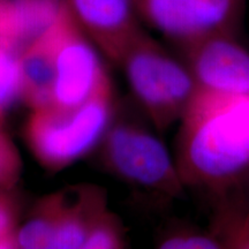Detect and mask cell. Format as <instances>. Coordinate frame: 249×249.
<instances>
[{
    "label": "cell",
    "instance_id": "cell-1",
    "mask_svg": "<svg viewBox=\"0 0 249 249\" xmlns=\"http://www.w3.org/2000/svg\"><path fill=\"white\" fill-rule=\"evenodd\" d=\"M177 167L183 185L213 194L249 170V96L198 89L180 119Z\"/></svg>",
    "mask_w": 249,
    "mask_h": 249
},
{
    "label": "cell",
    "instance_id": "cell-2",
    "mask_svg": "<svg viewBox=\"0 0 249 249\" xmlns=\"http://www.w3.org/2000/svg\"><path fill=\"white\" fill-rule=\"evenodd\" d=\"M113 123V90L105 79L85 104L71 111H31L24 136L36 160L50 171L70 166L97 145Z\"/></svg>",
    "mask_w": 249,
    "mask_h": 249
},
{
    "label": "cell",
    "instance_id": "cell-3",
    "mask_svg": "<svg viewBox=\"0 0 249 249\" xmlns=\"http://www.w3.org/2000/svg\"><path fill=\"white\" fill-rule=\"evenodd\" d=\"M119 65L156 128L161 132L181 119L196 91L195 80L186 65L143 31L133 40Z\"/></svg>",
    "mask_w": 249,
    "mask_h": 249
},
{
    "label": "cell",
    "instance_id": "cell-4",
    "mask_svg": "<svg viewBox=\"0 0 249 249\" xmlns=\"http://www.w3.org/2000/svg\"><path fill=\"white\" fill-rule=\"evenodd\" d=\"M103 140L105 166L117 178L160 200L182 195L185 185L176 160L164 143L142 123L118 120Z\"/></svg>",
    "mask_w": 249,
    "mask_h": 249
},
{
    "label": "cell",
    "instance_id": "cell-5",
    "mask_svg": "<svg viewBox=\"0 0 249 249\" xmlns=\"http://www.w3.org/2000/svg\"><path fill=\"white\" fill-rule=\"evenodd\" d=\"M107 211V194L93 185L71 186L37 202L15 232L18 249H80Z\"/></svg>",
    "mask_w": 249,
    "mask_h": 249
},
{
    "label": "cell",
    "instance_id": "cell-6",
    "mask_svg": "<svg viewBox=\"0 0 249 249\" xmlns=\"http://www.w3.org/2000/svg\"><path fill=\"white\" fill-rule=\"evenodd\" d=\"M145 22L180 46L218 34L235 35L246 0H133Z\"/></svg>",
    "mask_w": 249,
    "mask_h": 249
},
{
    "label": "cell",
    "instance_id": "cell-7",
    "mask_svg": "<svg viewBox=\"0 0 249 249\" xmlns=\"http://www.w3.org/2000/svg\"><path fill=\"white\" fill-rule=\"evenodd\" d=\"M107 77L97 53L83 37L73 15L59 45L52 103L45 108L57 111L77 108L91 97Z\"/></svg>",
    "mask_w": 249,
    "mask_h": 249
},
{
    "label": "cell",
    "instance_id": "cell-8",
    "mask_svg": "<svg viewBox=\"0 0 249 249\" xmlns=\"http://www.w3.org/2000/svg\"><path fill=\"white\" fill-rule=\"evenodd\" d=\"M181 48L196 88L249 96V51L234 35H211Z\"/></svg>",
    "mask_w": 249,
    "mask_h": 249
},
{
    "label": "cell",
    "instance_id": "cell-9",
    "mask_svg": "<svg viewBox=\"0 0 249 249\" xmlns=\"http://www.w3.org/2000/svg\"><path fill=\"white\" fill-rule=\"evenodd\" d=\"M74 18L103 53L119 65L141 33L134 17L133 0H65Z\"/></svg>",
    "mask_w": 249,
    "mask_h": 249
},
{
    "label": "cell",
    "instance_id": "cell-10",
    "mask_svg": "<svg viewBox=\"0 0 249 249\" xmlns=\"http://www.w3.org/2000/svg\"><path fill=\"white\" fill-rule=\"evenodd\" d=\"M73 13L64 1L53 23L21 49V99L31 111L51 105L55 81V59L62 35Z\"/></svg>",
    "mask_w": 249,
    "mask_h": 249
},
{
    "label": "cell",
    "instance_id": "cell-11",
    "mask_svg": "<svg viewBox=\"0 0 249 249\" xmlns=\"http://www.w3.org/2000/svg\"><path fill=\"white\" fill-rule=\"evenodd\" d=\"M214 195L210 233L222 249H249V200L240 181Z\"/></svg>",
    "mask_w": 249,
    "mask_h": 249
},
{
    "label": "cell",
    "instance_id": "cell-12",
    "mask_svg": "<svg viewBox=\"0 0 249 249\" xmlns=\"http://www.w3.org/2000/svg\"><path fill=\"white\" fill-rule=\"evenodd\" d=\"M18 98H21L20 50L0 37V121Z\"/></svg>",
    "mask_w": 249,
    "mask_h": 249
},
{
    "label": "cell",
    "instance_id": "cell-13",
    "mask_svg": "<svg viewBox=\"0 0 249 249\" xmlns=\"http://www.w3.org/2000/svg\"><path fill=\"white\" fill-rule=\"evenodd\" d=\"M80 249H127L126 234L118 217L107 210L92 227Z\"/></svg>",
    "mask_w": 249,
    "mask_h": 249
},
{
    "label": "cell",
    "instance_id": "cell-14",
    "mask_svg": "<svg viewBox=\"0 0 249 249\" xmlns=\"http://www.w3.org/2000/svg\"><path fill=\"white\" fill-rule=\"evenodd\" d=\"M22 172V163L14 142L0 123V188L9 191L17 185Z\"/></svg>",
    "mask_w": 249,
    "mask_h": 249
},
{
    "label": "cell",
    "instance_id": "cell-15",
    "mask_svg": "<svg viewBox=\"0 0 249 249\" xmlns=\"http://www.w3.org/2000/svg\"><path fill=\"white\" fill-rule=\"evenodd\" d=\"M0 37L8 39L18 50L24 45L22 15L15 0H0Z\"/></svg>",
    "mask_w": 249,
    "mask_h": 249
},
{
    "label": "cell",
    "instance_id": "cell-16",
    "mask_svg": "<svg viewBox=\"0 0 249 249\" xmlns=\"http://www.w3.org/2000/svg\"><path fill=\"white\" fill-rule=\"evenodd\" d=\"M158 249H222L211 233L185 232L166 238Z\"/></svg>",
    "mask_w": 249,
    "mask_h": 249
},
{
    "label": "cell",
    "instance_id": "cell-17",
    "mask_svg": "<svg viewBox=\"0 0 249 249\" xmlns=\"http://www.w3.org/2000/svg\"><path fill=\"white\" fill-rule=\"evenodd\" d=\"M18 205L7 191L0 188V238L17 232Z\"/></svg>",
    "mask_w": 249,
    "mask_h": 249
},
{
    "label": "cell",
    "instance_id": "cell-18",
    "mask_svg": "<svg viewBox=\"0 0 249 249\" xmlns=\"http://www.w3.org/2000/svg\"><path fill=\"white\" fill-rule=\"evenodd\" d=\"M0 249H18L15 233L0 238Z\"/></svg>",
    "mask_w": 249,
    "mask_h": 249
},
{
    "label": "cell",
    "instance_id": "cell-19",
    "mask_svg": "<svg viewBox=\"0 0 249 249\" xmlns=\"http://www.w3.org/2000/svg\"><path fill=\"white\" fill-rule=\"evenodd\" d=\"M240 185L242 187V191L245 192L246 196L249 200V170L247 171V173L242 177V179L240 180Z\"/></svg>",
    "mask_w": 249,
    "mask_h": 249
}]
</instances>
